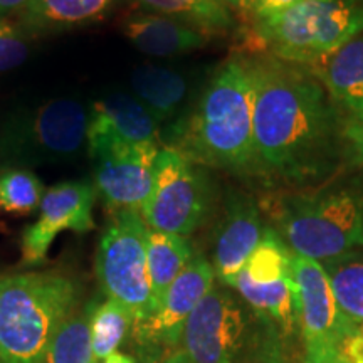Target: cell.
<instances>
[{
	"label": "cell",
	"instance_id": "cell-34",
	"mask_svg": "<svg viewBox=\"0 0 363 363\" xmlns=\"http://www.w3.org/2000/svg\"><path fill=\"white\" fill-rule=\"evenodd\" d=\"M220 6L227 9H234V11H242L244 12V0H216Z\"/></svg>",
	"mask_w": 363,
	"mask_h": 363
},
{
	"label": "cell",
	"instance_id": "cell-4",
	"mask_svg": "<svg viewBox=\"0 0 363 363\" xmlns=\"http://www.w3.org/2000/svg\"><path fill=\"white\" fill-rule=\"evenodd\" d=\"M79 303L81 284L66 272L0 274V363H44L54 335Z\"/></svg>",
	"mask_w": 363,
	"mask_h": 363
},
{
	"label": "cell",
	"instance_id": "cell-1",
	"mask_svg": "<svg viewBox=\"0 0 363 363\" xmlns=\"http://www.w3.org/2000/svg\"><path fill=\"white\" fill-rule=\"evenodd\" d=\"M254 84V172L291 190L328 179L343 160V115L305 66L249 57Z\"/></svg>",
	"mask_w": 363,
	"mask_h": 363
},
{
	"label": "cell",
	"instance_id": "cell-35",
	"mask_svg": "<svg viewBox=\"0 0 363 363\" xmlns=\"http://www.w3.org/2000/svg\"><path fill=\"white\" fill-rule=\"evenodd\" d=\"M251 2L252 0H244V13H247V16H249V11H251Z\"/></svg>",
	"mask_w": 363,
	"mask_h": 363
},
{
	"label": "cell",
	"instance_id": "cell-6",
	"mask_svg": "<svg viewBox=\"0 0 363 363\" xmlns=\"http://www.w3.org/2000/svg\"><path fill=\"white\" fill-rule=\"evenodd\" d=\"M89 111L78 98H52L0 116V169H34L78 160L86 150Z\"/></svg>",
	"mask_w": 363,
	"mask_h": 363
},
{
	"label": "cell",
	"instance_id": "cell-26",
	"mask_svg": "<svg viewBox=\"0 0 363 363\" xmlns=\"http://www.w3.org/2000/svg\"><path fill=\"white\" fill-rule=\"evenodd\" d=\"M29 57L27 33L21 26L0 21V72L16 69Z\"/></svg>",
	"mask_w": 363,
	"mask_h": 363
},
{
	"label": "cell",
	"instance_id": "cell-22",
	"mask_svg": "<svg viewBox=\"0 0 363 363\" xmlns=\"http://www.w3.org/2000/svg\"><path fill=\"white\" fill-rule=\"evenodd\" d=\"M147 12L184 22L201 33L224 34L233 30L235 21L230 11L216 0H135Z\"/></svg>",
	"mask_w": 363,
	"mask_h": 363
},
{
	"label": "cell",
	"instance_id": "cell-7",
	"mask_svg": "<svg viewBox=\"0 0 363 363\" xmlns=\"http://www.w3.org/2000/svg\"><path fill=\"white\" fill-rule=\"evenodd\" d=\"M254 22V38L271 56L311 67L363 33V4L358 0H303Z\"/></svg>",
	"mask_w": 363,
	"mask_h": 363
},
{
	"label": "cell",
	"instance_id": "cell-16",
	"mask_svg": "<svg viewBox=\"0 0 363 363\" xmlns=\"http://www.w3.org/2000/svg\"><path fill=\"white\" fill-rule=\"evenodd\" d=\"M123 34L140 52L153 57H175L197 51L211 38L184 22L152 12L126 17Z\"/></svg>",
	"mask_w": 363,
	"mask_h": 363
},
{
	"label": "cell",
	"instance_id": "cell-14",
	"mask_svg": "<svg viewBox=\"0 0 363 363\" xmlns=\"http://www.w3.org/2000/svg\"><path fill=\"white\" fill-rule=\"evenodd\" d=\"M266 225L256 199L240 190H229L217 224L212 267L219 284L233 289L254 249L261 242Z\"/></svg>",
	"mask_w": 363,
	"mask_h": 363
},
{
	"label": "cell",
	"instance_id": "cell-21",
	"mask_svg": "<svg viewBox=\"0 0 363 363\" xmlns=\"http://www.w3.org/2000/svg\"><path fill=\"white\" fill-rule=\"evenodd\" d=\"M343 320L353 333L363 330V249L323 261Z\"/></svg>",
	"mask_w": 363,
	"mask_h": 363
},
{
	"label": "cell",
	"instance_id": "cell-30",
	"mask_svg": "<svg viewBox=\"0 0 363 363\" xmlns=\"http://www.w3.org/2000/svg\"><path fill=\"white\" fill-rule=\"evenodd\" d=\"M30 0H0V21L7 19L12 13H19L29 6Z\"/></svg>",
	"mask_w": 363,
	"mask_h": 363
},
{
	"label": "cell",
	"instance_id": "cell-23",
	"mask_svg": "<svg viewBox=\"0 0 363 363\" xmlns=\"http://www.w3.org/2000/svg\"><path fill=\"white\" fill-rule=\"evenodd\" d=\"M133 316L116 299L94 301L91 313V347L94 362H103L123 345L133 330Z\"/></svg>",
	"mask_w": 363,
	"mask_h": 363
},
{
	"label": "cell",
	"instance_id": "cell-36",
	"mask_svg": "<svg viewBox=\"0 0 363 363\" xmlns=\"http://www.w3.org/2000/svg\"><path fill=\"white\" fill-rule=\"evenodd\" d=\"M158 360H160V357L150 355V353H148V357H147V363H157Z\"/></svg>",
	"mask_w": 363,
	"mask_h": 363
},
{
	"label": "cell",
	"instance_id": "cell-3",
	"mask_svg": "<svg viewBox=\"0 0 363 363\" xmlns=\"http://www.w3.org/2000/svg\"><path fill=\"white\" fill-rule=\"evenodd\" d=\"M289 251L323 262L363 249V177H340L289 190L267 206Z\"/></svg>",
	"mask_w": 363,
	"mask_h": 363
},
{
	"label": "cell",
	"instance_id": "cell-32",
	"mask_svg": "<svg viewBox=\"0 0 363 363\" xmlns=\"http://www.w3.org/2000/svg\"><path fill=\"white\" fill-rule=\"evenodd\" d=\"M298 363H345L342 353H333V355H326V357H321V358H308V357H303L301 360Z\"/></svg>",
	"mask_w": 363,
	"mask_h": 363
},
{
	"label": "cell",
	"instance_id": "cell-31",
	"mask_svg": "<svg viewBox=\"0 0 363 363\" xmlns=\"http://www.w3.org/2000/svg\"><path fill=\"white\" fill-rule=\"evenodd\" d=\"M101 363H140L138 358L128 355V353H123V352H115L113 355H110L106 358V360H103ZM142 363H147V358Z\"/></svg>",
	"mask_w": 363,
	"mask_h": 363
},
{
	"label": "cell",
	"instance_id": "cell-19",
	"mask_svg": "<svg viewBox=\"0 0 363 363\" xmlns=\"http://www.w3.org/2000/svg\"><path fill=\"white\" fill-rule=\"evenodd\" d=\"M131 94L152 113L158 125L175 120L189 93L185 74L174 67L143 65L130 76Z\"/></svg>",
	"mask_w": 363,
	"mask_h": 363
},
{
	"label": "cell",
	"instance_id": "cell-24",
	"mask_svg": "<svg viewBox=\"0 0 363 363\" xmlns=\"http://www.w3.org/2000/svg\"><path fill=\"white\" fill-rule=\"evenodd\" d=\"M94 301L74 311L54 335L44 363H96L91 347V313Z\"/></svg>",
	"mask_w": 363,
	"mask_h": 363
},
{
	"label": "cell",
	"instance_id": "cell-33",
	"mask_svg": "<svg viewBox=\"0 0 363 363\" xmlns=\"http://www.w3.org/2000/svg\"><path fill=\"white\" fill-rule=\"evenodd\" d=\"M160 363H192V362L189 360V357L185 355L180 348H177V350L167 353V355L160 360Z\"/></svg>",
	"mask_w": 363,
	"mask_h": 363
},
{
	"label": "cell",
	"instance_id": "cell-27",
	"mask_svg": "<svg viewBox=\"0 0 363 363\" xmlns=\"http://www.w3.org/2000/svg\"><path fill=\"white\" fill-rule=\"evenodd\" d=\"M342 143L347 165L363 169V115L343 116Z\"/></svg>",
	"mask_w": 363,
	"mask_h": 363
},
{
	"label": "cell",
	"instance_id": "cell-37",
	"mask_svg": "<svg viewBox=\"0 0 363 363\" xmlns=\"http://www.w3.org/2000/svg\"><path fill=\"white\" fill-rule=\"evenodd\" d=\"M362 331H363V330H362Z\"/></svg>",
	"mask_w": 363,
	"mask_h": 363
},
{
	"label": "cell",
	"instance_id": "cell-17",
	"mask_svg": "<svg viewBox=\"0 0 363 363\" xmlns=\"http://www.w3.org/2000/svg\"><path fill=\"white\" fill-rule=\"evenodd\" d=\"M308 69L343 116L363 115V33Z\"/></svg>",
	"mask_w": 363,
	"mask_h": 363
},
{
	"label": "cell",
	"instance_id": "cell-25",
	"mask_svg": "<svg viewBox=\"0 0 363 363\" xmlns=\"http://www.w3.org/2000/svg\"><path fill=\"white\" fill-rule=\"evenodd\" d=\"M44 184L33 170L0 169V212L27 216L38 211L44 197Z\"/></svg>",
	"mask_w": 363,
	"mask_h": 363
},
{
	"label": "cell",
	"instance_id": "cell-15",
	"mask_svg": "<svg viewBox=\"0 0 363 363\" xmlns=\"http://www.w3.org/2000/svg\"><path fill=\"white\" fill-rule=\"evenodd\" d=\"M88 135H111L130 143L160 145V125L131 93L111 91L89 110Z\"/></svg>",
	"mask_w": 363,
	"mask_h": 363
},
{
	"label": "cell",
	"instance_id": "cell-9",
	"mask_svg": "<svg viewBox=\"0 0 363 363\" xmlns=\"http://www.w3.org/2000/svg\"><path fill=\"white\" fill-rule=\"evenodd\" d=\"M147 229L140 212H111L99 238L94 264L103 293L121 303L131 313L135 323L147 320L153 313Z\"/></svg>",
	"mask_w": 363,
	"mask_h": 363
},
{
	"label": "cell",
	"instance_id": "cell-10",
	"mask_svg": "<svg viewBox=\"0 0 363 363\" xmlns=\"http://www.w3.org/2000/svg\"><path fill=\"white\" fill-rule=\"evenodd\" d=\"M86 152L94 163V189L110 212L142 211L153 185L160 152L155 143H130L111 135H88Z\"/></svg>",
	"mask_w": 363,
	"mask_h": 363
},
{
	"label": "cell",
	"instance_id": "cell-2",
	"mask_svg": "<svg viewBox=\"0 0 363 363\" xmlns=\"http://www.w3.org/2000/svg\"><path fill=\"white\" fill-rule=\"evenodd\" d=\"M254 84L251 62L233 56L217 67L184 121L172 148L208 170L254 172Z\"/></svg>",
	"mask_w": 363,
	"mask_h": 363
},
{
	"label": "cell",
	"instance_id": "cell-28",
	"mask_svg": "<svg viewBox=\"0 0 363 363\" xmlns=\"http://www.w3.org/2000/svg\"><path fill=\"white\" fill-rule=\"evenodd\" d=\"M299 2H303V0H252L249 16L252 19H262V17L283 12L286 9L296 6Z\"/></svg>",
	"mask_w": 363,
	"mask_h": 363
},
{
	"label": "cell",
	"instance_id": "cell-20",
	"mask_svg": "<svg viewBox=\"0 0 363 363\" xmlns=\"http://www.w3.org/2000/svg\"><path fill=\"white\" fill-rule=\"evenodd\" d=\"M194 256L195 251L189 238L147 229V261L153 313L160 306L167 289L179 278Z\"/></svg>",
	"mask_w": 363,
	"mask_h": 363
},
{
	"label": "cell",
	"instance_id": "cell-18",
	"mask_svg": "<svg viewBox=\"0 0 363 363\" xmlns=\"http://www.w3.org/2000/svg\"><path fill=\"white\" fill-rule=\"evenodd\" d=\"M113 6L115 0H30L17 17L27 34H52L94 24Z\"/></svg>",
	"mask_w": 363,
	"mask_h": 363
},
{
	"label": "cell",
	"instance_id": "cell-8",
	"mask_svg": "<svg viewBox=\"0 0 363 363\" xmlns=\"http://www.w3.org/2000/svg\"><path fill=\"white\" fill-rule=\"evenodd\" d=\"M217 201L216 182L206 167L179 150L162 147L153 185L140 216L148 229L189 238L212 216Z\"/></svg>",
	"mask_w": 363,
	"mask_h": 363
},
{
	"label": "cell",
	"instance_id": "cell-5",
	"mask_svg": "<svg viewBox=\"0 0 363 363\" xmlns=\"http://www.w3.org/2000/svg\"><path fill=\"white\" fill-rule=\"evenodd\" d=\"M180 350L192 363L286 360V343L276 325L222 284H214L189 318Z\"/></svg>",
	"mask_w": 363,
	"mask_h": 363
},
{
	"label": "cell",
	"instance_id": "cell-29",
	"mask_svg": "<svg viewBox=\"0 0 363 363\" xmlns=\"http://www.w3.org/2000/svg\"><path fill=\"white\" fill-rule=\"evenodd\" d=\"M345 363H363V331L350 335L340 348Z\"/></svg>",
	"mask_w": 363,
	"mask_h": 363
},
{
	"label": "cell",
	"instance_id": "cell-11",
	"mask_svg": "<svg viewBox=\"0 0 363 363\" xmlns=\"http://www.w3.org/2000/svg\"><path fill=\"white\" fill-rule=\"evenodd\" d=\"M291 269L298 289L303 357L321 358L338 353L345 340L355 333L340 313L325 267L310 257L293 254Z\"/></svg>",
	"mask_w": 363,
	"mask_h": 363
},
{
	"label": "cell",
	"instance_id": "cell-12",
	"mask_svg": "<svg viewBox=\"0 0 363 363\" xmlns=\"http://www.w3.org/2000/svg\"><path fill=\"white\" fill-rule=\"evenodd\" d=\"M216 272L212 262L195 254L187 267L167 289L160 306L147 320L133 325L131 335L150 355L160 357L180 348L185 325L199 303L214 288Z\"/></svg>",
	"mask_w": 363,
	"mask_h": 363
},
{
	"label": "cell",
	"instance_id": "cell-13",
	"mask_svg": "<svg viewBox=\"0 0 363 363\" xmlns=\"http://www.w3.org/2000/svg\"><path fill=\"white\" fill-rule=\"evenodd\" d=\"M96 197V189L88 180H67L45 189L38 220L22 233V264L30 267L43 264L52 242L65 230L84 234L93 229Z\"/></svg>",
	"mask_w": 363,
	"mask_h": 363
}]
</instances>
